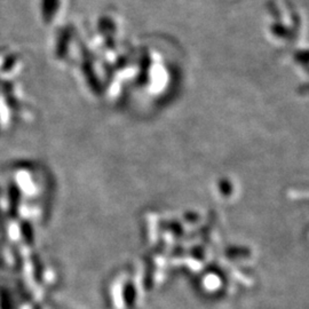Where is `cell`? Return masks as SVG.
<instances>
[{"label":"cell","mask_w":309,"mask_h":309,"mask_svg":"<svg viewBox=\"0 0 309 309\" xmlns=\"http://www.w3.org/2000/svg\"><path fill=\"white\" fill-rule=\"evenodd\" d=\"M54 2L55 0H45V3L47 5L45 6L44 9H45V15H47V16H48V13H50L49 16H52V13L54 12Z\"/></svg>","instance_id":"obj_1"}]
</instances>
